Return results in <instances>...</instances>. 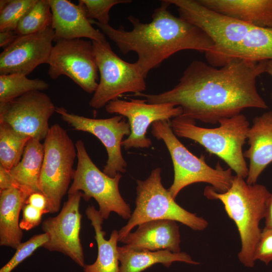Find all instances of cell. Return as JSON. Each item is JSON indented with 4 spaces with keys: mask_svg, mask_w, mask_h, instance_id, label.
Segmentation results:
<instances>
[{
    "mask_svg": "<svg viewBox=\"0 0 272 272\" xmlns=\"http://www.w3.org/2000/svg\"><path fill=\"white\" fill-rule=\"evenodd\" d=\"M30 139L0 123V165L8 171L17 165Z\"/></svg>",
    "mask_w": 272,
    "mask_h": 272,
    "instance_id": "484cf974",
    "label": "cell"
},
{
    "mask_svg": "<svg viewBox=\"0 0 272 272\" xmlns=\"http://www.w3.org/2000/svg\"><path fill=\"white\" fill-rule=\"evenodd\" d=\"M264 219V228L272 229V192L266 201Z\"/></svg>",
    "mask_w": 272,
    "mask_h": 272,
    "instance_id": "8d00e7d4",
    "label": "cell"
},
{
    "mask_svg": "<svg viewBox=\"0 0 272 272\" xmlns=\"http://www.w3.org/2000/svg\"><path fill=\"white\" fill-rule=\"evenodd\" d=\"M55 112L75 130L90 133L101 141L108 156L103 172L114 177L118 173L125 172L127 163L121 147L123 137L130 134V128L123 116L117 115L105 119L90 118L69 113L63 107H56Z\"/></svg>",
    "mask_w": 272,
    "mask_h": 272,
    "instance_id": "5bb4252c",
    "label": "cell"
},
{
    "mask_svg": "<svg viewBox=\"0 0 272 272\" xmlns=\"http://www.w3.org/2000/svg\"><path fill=\"white\" fill-rule=\"evenodd\" d=\"M55 42L47 63L49 77L67 76L85 92L94 93L99 71L92 41L79 38Z\"/></svg>",
    "mask_w": 272,
    "mask_h": 272,
    "instance_id": "8fae6325",
    "label": "cell"
},
{
    "mask_svg": "<svg viewBox=\"0 0 272 272\" xmlns=\"http://www.w3.org/2000/svg\"><path fill=\"white\" fill-rule=\"evenodd\" d=\"M52 22L49 0H37L19 22L15 31L19 36L38 33L51 27Z\"/></svg>",
    "mask_w": 272,
    "mask_h": 272,
    "instance_id": "83f0119b",
    "label": "cell"
},
{
    "mask_svg": "<svg viewBox=\"0 0 272 272\" xmlns=\"http://www.w3.org/2000/svg\"><path fill=\"white\" fill-rule=\"evenodd\" d=\"M85 6L89 20L103 25L109 24V11L115 5L131 3L130 0H81Z\"/></svg>",
    "mask_w": 272,
    "mask_h": 272,
    "instance_id": "4dcf8cb0",
    "label": "cell"
},
{
    "mask_svg": "<svg viewBox=\"0 0 272 272\" xmlns=\"http://www.w3.org/2000/svg\"><path fill=\"white\" fill-rule=\"evenodd\" d=\"M44 151L43 143L30 139L21 160L9 171L15 185L29 195L33 192H40L39 179Z\"/></svg>",
    "mask_w": 272,
    "mask_h": 272,
    "instance_id": "cb8c5ba5",
    "label": "cell"
},
{
    "mask_svg": "<svg viewBox=\"0 0 272 272\" xmlns=\"http://www.w3.org/2000/svg\"><path fill=\"white\" fill-rule=\"evenodd\" d=\"M266 60L234 59L217 67L195 60L184 71L172 89L157 94L139 93L148 103H169L180 106V116L207 123L238 115L246 108L266 109L258 92L257 78L265 73Z\"/></svg>",
    "mask_w": 272,
    "mask_h": 272,
    "instance_id": "6da1fadb",
    "label": "cell"
},
{
    "mask_svg": "<svg viewBox=\"0 0 272 272\" xmlns=\"http://www.w3.org/2000/svg\"><path fill=\"white\" fill-rule=\"evenodd\" d=\"M175 6L179 17L202 29L212 40L214 49L205 53L208 63L224 65L227 55L254 27L214 11L195 0H166Z\"/></svg>",
    "mask_w": 272,
    "mask_h": 272,
    "instance_id": "ba28073f",
    "label": "cell"
},
{
    "mask_svg": "<svg viewBox=\"0 0 272 272\" xmlns=\"http://www.w3.org/2000/svg\"><path fill=\"white\" fill-rule=\"evenodd\" d=\"M75 145L77 165L67 194L81 191L85 201L94 198L104 219H108L111 212L124 219H129L131 215L129 206L122 198L119 189L122 177L120 173L114 177L108 176L92 161L82 140H78Z\"/></svg>",
    "mask_w": 272,
    "mask_h": 272,
    "instance_id": "9c48e42d",
    "label": "cell"
},
{
    "mask_svg": "<svg viewBox=\"0 0 272 272\" xmlns=\"http://www.w3.org/2000/svg\"><path fill=\"white\" fill-rule=\"evenodd\" d=\"M54 32V41L86 38L91 41H104L105 35L91 25L87 11L81 0L76 5L67 0H49Z\"/></svg>",
    "mask_w": 272,
    "mask_h": 272,
    "instance_id": "e0dca14e",
    "label": "cell"
},
{
    "mask_svg": "<svg viewBox=\"0 0 272 272\" xmlns=\"http://www.w3.org/2000/svg\"><path fill=\"white\" fill-rule=\"evenodd\" d=\"M46 233L33 236L27 241L21 242L16 249V252L10 260L1 269L0 272H11L25 259L30 256L36 249L48 241Z\"/></svg>",
    "mask_w": 272,
    "mask_h": 272,
    "instance_id": "f546056e",
    "label": "cell"
},
{
    "mask_svg": "<svg viewBox=\"0 0 272 272\" xmlns=\"http://www.w3.org/2000/svg\"><path fill=\"white\" fill-rule=\"evenodd\" d=\"M37 0H1L0 32L15 31L22 18Z\"/></svg>",
    "mask_w": 272,
    "mask_h": 272,
    "instance_id": "f1b7e54d",
    "label": "cell"
},
{
    "mask_svg": "<svg viewBox=\"0 0 272 272\" xmlns=\"http://www.w3.org/2000/svg\"><path fill=\"white\" fill-rule=\"evenodd\" d=\"M254 258L267 265L272 261V229L264 228L256 244Z\"/></svg>",
    "mask_w": 272,
    "mask_h": 272,
    "instance_id": "1f68e13d",
    "label": "cell"
},
{
    "mask_svg": "<svg viewBox=\"0 0 272 272\" xmlns=\"http://www.w3.org/2000/svg\"><path fill=\"white\" fill-rule=\"evenodd\" d=\"M270 194L264 185L249 184L245 178L237 175L234 176L231 186L225 192H218L211 186L204 189L206 197L223 203L227 215L235 222L241 244L238 258L247 267L255 265L254 251L262 231L259 223L264 218Z\"/></svg>",
    "mask_w": 272,
    "mask_h": 272,
    "instance_id": "3957f363",
    "label": "cell"
},
{
    "mask_svg": "<svg viewBox=\"0 0 272 272\" xmlns=\"http://www.w3.org/2000/svg\"><path fill=\"white\" fill-rule=\"evenodd\" d=\"M95 232V239L98 247V255L95 261L91 264H85L84 272H119V254L117 246L119 239L118 231L114 230L108 240L105 238L106 232L102 230L104 220L99 211L93 206H88L85 211Z\"/></svg>",
    "mask_w": 272,
    "mask_h": 272,
    "instance_id": "7402d4cb",
    "label": "cell"
},
{
    "mask_svg": "<svg viewBox=\"0 0 272 272\" xmlns=\"http://www.w3.org/2000/svg\"><path fill=\"white\" fill-rule=\"evenodd\" d=\"M22 218L20 227L22 230L29 231L38 226L44 214L31 205L25 203L22 208Z\"/></svg>",
    "mask_w": 272,
    "mask_h": 272,
    "instance_id": "d6a6232c",
    "label": "cell"
},
{
    "mask_svg": "<svg viewBox=\"0 0 272 272\" xmlns=\"http://www.w3.org/2000/svg\"><path fill=\"white\" fill-rule=\"evenodd\" d=\"M81 191L68 194L59 214L43 221L42 229L49 237L43 247L50 251L60 252L81 267L85 265L80 233L82 215L80 205Z\"/></svg>",
    "mask_w": 272,
    "mask_h": 272,
    "instance_id": "9a60e30c",
    "label": "cell"
},
{
    "mask_svg": "<svg viewBox=\"0 0 272 272\" xmlns=\"http://www.w3.org/2000/svg\"><path fill=\"white\" fill-rule=\"evenodd\" d=\"M26 203L29 204L42 211L44 214L49 213L46 197L41 192L31 193L28 197Z\"/></svg>",
    "mask_w": 272,
    "mask_h": 272,
    "instance_id": "836d02e7",
    "label": "cell"
},
{
    "mask_svg": "<svg viewBox=\"0 0 272 272\" xmlns=\"http://www.w3.org/2000/svg\"><path fill=\"white\" fill-rule=\"evenodd\" d=\"M49 84L39 79H30L27 76L13 74L0 75V104H3L34 91L47 89Z\"/></svg>",
    "mask_w": 272,
    "mask_h": 272,
    "instance_id": "4316f807",
    "label": "cell"
},
{
    "mask_svg": "<svg viewBox=\"0 0 272 272\" xmlns=\"http://www.w3.org/2000/svg\"><path fill=\"white\" fill-rule=\"evenodd\" d=\"M161 180V169L158 167L145 180H137L135 208L127 223L118 231L119 242L134 227L149 221L173 220L195 231H202L208 227L207 220L176 202Z\"/></svg>",
    "mask_w": 272,
    "mask_h": 272,
    "instance_id": "8992f818",
    "label": "cell"
},
{
    "mask_svg": "<svg viewBox=\"0 0 272 272\" xmlns=\"http://www.w3.org/2000/svg\"><path fill=\"white\" fill-rule=\"evenodd\" d=\"M234 59L252 61L272 59V28L253 27L227 55L225 65Z\"/></svg>",
    "mask_w": 272,
    "mask_h": 272,
    "instance_id": "d4e9b609",
    "label": "cell"
},
{
    "mask_svg": "<svg viewBox=\"0 0 272 272\" xmlns=\"http://www.w3.org/2000/svg\"><path fill=\"white\" fill-rule=\"evenodd\" d=\"M100 74L98 87L89 104L99 109L127 93H142L146 89V77L137 63L119 57L107 40L92 41Z\"/></svg>",
    "mask_w": 272,
    "mask_h": 272,
    "instance_id": "30bf717a",
    "label": "cell"
},
{
    "mask_svg": "<svg viewBox=\"0 0 272 272\" xmlns=\"http://www.w3.org/2000/svg\"><path fill=\"white\" fill-rule=\"evenodd\" d=\"M180 241L179 227L176 221L156 220L139 224L134 232L129 233L120 242L134 249L179 253Z\"/></svg>",
    "mask_w": 272,
    "mask_h": 272,
    "instance_id": "ac0fdd59",
    "label": "cell"
},
{
    "mask_svg": "<svg viewBox=\"0 0 272 272\" xmlns=\"http://www.w3.org/2000/svg\"><path fill=\"white\" fill-rule=\"evenodd\" d=\"M265 73L268 74L272 79V59L266 60ZM271 100L272 102V92Z\"/></svg>",
    "mask_w": 272,
    "mask_h": 272,
    "instance_id": "74e56055",
    "label": "cell"
},
{
    "mask_svg": "<svg viewBox=\"0 0 272 272\" xmlns=\"http://www.w3.org/2000/svg\"><path fill=\"white\" fill-rule=\"evenodd\" d=\"M29 195L17 186L0 191V245L16 249L23 236L19 216Z\"/></svg>",
    "mask_w": 272,
    "mask_h": 272,
    "instance_id": "44dd1931",
    "label": "cell"
},
{
    "mask_svg": "<svg viewBox=\"0 0 272 272\" xmlns=\"http://www.w3.org/2000/svg\"><path fill=\"white\" fill-rule=\"evenodd\" d=\"M51 27L34 34L18 35L0 54V75L27 76L40 64L47 63L53 47Z\"/></svg>",
    "mask_w": 272,
    "mask_h": 272,
    "instance_id": "2e32d148",
    "label": "cell"
},
{
    "mask_svg": "<svg viewBox=\"0 0 272 272\" xmlns=\"http://www.w3.org/2000/svg\"><path fill=\"white\" fill-rule=\"evenodd\" d=\"M14 186L16 185L10 171L0 165V191Z\"/></svg>",
    "mask_w": 272,
    "mask_h": 272,
    "instance_id": "e575fe53",
    "label": "cell"
},
{
    "mask_svg": "<svg viewBox=\"0 0 272 272\" xmlns=\"http://www.w3.org/2000/svg\"><path fill=\"white\" fill-rule=\"evenodd\" d=\"M249 148L243 152L249 161L246 178L249 184L256 183L266 167L272 162V111L263 113L252 119L247 134Z\"/></svg>",
    "mask_w": 272,
    "mask_h": 272,
    "instance_id": "d6986e66",
    "label": "cell"
},
{
    "mask_svg": "<svg viewBox=\"0 0 272 272\" xmlns=\"http://www.w3.org/2000/svg\"><path fill=\"white\" fill-rule=\"evenodd\" d=\"M119 272H142L156 263H162L169 267L174 262H183L188 264H199L185 252L173 253L163 250L152 251L138 250L125 245L118 247Z\"/></svg>",
    "mask_w": 272,
    "mask_h": 272,
    "instance_id": "603a6c76",
    "label": "cell"
},
{
    "mask_svg": "<svg viewBox=\"0 0 272 272\" xmlns=\"http://www.w3.org/2000/svg\"><path fill=\"white\" fill-rule=\"evenodd\" d=\"M50 98L40 91L27 93L0 104V123L16 131L39 141L45 139L48 121L56 110Z\"/></svg>",
    "mask_w": 272,
    "mask_h": 272,
    "instance_id": "7c38bea8",
    "label": "cell"
},
{
    "mask_svg": "<svg viewBox=\"0 0 272 272\" xmlns=\"http://www.w3.org/2000/svg\"><path fill=\"white\" fill-rule=\"evenodd\" d=\"M169 5L166 0L162 1L161 6L154 10L151 21L148 23L129 16L127 19L133 27L130 31L126 30L121 25L115 29L109 24L89 21L114 42L121 53L135 52L138 55L135 63L146 78L150 70L159 66L178 51L193 50L206 53L214 47L213 41L202 29L174 16L168 9Z\"/></svg>",
    "mask_w": 272,
    "mask_h": 272,
    "instance_id": "7a4b0ae2",
    "label": "cell"
},
{
    "mask_svg": "<svg viewBox=\"0 0 272 272\" xmlns=\"http://www.w3.org/2000/svg\"><path fill=\"white\" fill-rule=\"evenodd\" d=\"M17 36L15 31L0 32V47L6 48L14 41Z\"/></svg>",
    "mask_w": 272,
    "mask_h": 272,
    "instance_id": "d590c367",
    "label": "cell"
},
{
    "mask_svg": "<svg viewBox=\"0 0 272 272\" xmlns=\"http://www.w3.org/2000/svg\"><path fill=\"white\" fill-rule=\"evenodd\" d=\"M220 14L259 28H272V0H197Z\"/></svg>",
    "mask_w": 272,
    "mask_h": 272,
    "instance_id": "ffe728a7",
    "label": "cell"
},
{
    "mask_svg": "<svg viewBox=\"0 0 272 272\" xmlns=\"http://www.w3.org/2000/svg\"><path fill=\"white\" fill-rule=\"evenodd\" d=\"M170 123L177 137L198 143L224 161L237 175L247 178L248 167L243 146L247 140L250 123L244 114L222 119L218 122L219 126L212 128L198 126L194 120L180 115Z\"/></svg>",
    "mask_w": 272,
    "mask_h": 272,
    "instance_id": "277c9868",
    "label": "cell"
},
{
    "mask_svg": "<svg viewBox=\"0 0 272 272\" xmlns=\"http://www.w3.org/2000/svg\"><path fill=\"white\" fill-rule=\"evenodd\" d=\"M151 133L158 140L164 142L170 153L174 175L168 190L174 199L182 189L195 183L210 184L219 192H225L230 187L234 178L232 170L230 168L223 169L219 163L213 168L206 163L204 156L197 157L193 155L177 139L169 121L154 122Z\"/></svg>",
    "mask_w": 272,
    "mask_h": 272,
    "instance_id": "5b68a950",
    "label": "cell"
},
{
    "mask_svg": "<svg viewBox=\"0 0 272 272\" xmlns=\"http://www.w3.org/2000/svg\"><path fill=\"white\" fill-rule=\"evenodd\" d=\"M43 145L39 188L47 198L49 213L53 214L59 211L62 199L69 191L77 152L66 131L57 123L50 127Z\"/></svg>",
    "mask_w": 272,
    "mask_h": 272,
    "instance_id": "52a82bcc",
    "label": "cell"
},
{
    "mask_svg": "<svg viewBox=\"0 0 272 272\" xmlns=\"http://www.w3.org/2000/svg\"><path fill=\"white\" fill-rule=\"evenodd\" d=\"M125 98L129 100L117 99L105 106L108 113L125 117L128 119L130 134L121 143L125 150L149 148L152 142L146 137V133L150 125L157 121H169L182 113V108L173 104H151L144 98Z\"/></svg>",
    "mask_w": 272,
    "mask_h": 272,
    "instance_id": "4fadbf2b",
    "label": "cell"
}]
</instances>
